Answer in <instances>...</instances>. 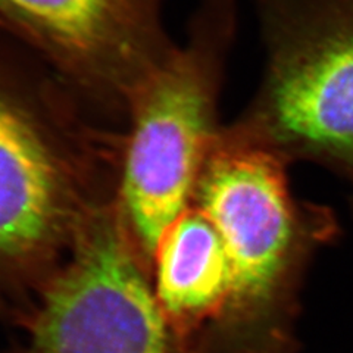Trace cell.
<instances>
[{
	"label": "cell",
	"mask_w": 353,
	"mask_h": 353,
	"mask_svg": "<svg viewBox=\"0 0 353 353\" xmlns=\"http://www.w3.org/2000/svg\"><path fill=\"white\" fill-rule=\"evenodd\" d=\"M0 31V315L24 325L85 219L117 197L124 132L102 127Z\"/></svg>",
	"instance_id": "obj_1"
},
{
	"label": "cell",
	"mask_w": 353,
	"mask_h": 353,
	"mask_svg": "<svg viewBox=\"0 0 353 353\" xmlns=\"http://www.w3.org/2000/svg\"><path fill=\"white\" fill-rule=\"evenodd\" d=\"M283 159L221 128L192 199L227 259V296L199 353H297L306 265L337 234L330 209L296 199Z\"/></svg>",
	"instance_id": "obj_2"
},
{
	"label": "cell",
	"mask_w": 353,
	"mask_h": 353,
	"mask_svg": "<svg viewBox=\"0 0 353 353\" xmlns=\"http://www.w3.org/2000/svg\"><path fill=\"white\" fill-rule=\"evenodd\" d=\"M236 18V0H202L184 44H176L130 103L117 203L150 272L165 231L190 206L223 128L218 97Z\"/></svg>",
	"instance_id": "obj_3"
},
{
	"label": "cell",
	"mask_w": 353,
	"mask_h": 353,
	"mask_svg": "<svg viewBox=\"0 0 353 353\" xmlns=\"http://www.w3.org/2000/svg\"><path fill=\"white\" fill-rule=\"evenodd\" d=\"M267 68L224 132L353 181V0H259Z\"/></svg>",
	"instance_id": "obj_4"
},
{
	"label": "cell",
	"mask_w": 353,
	"mask_h": 353,
	"mask_svg": "<svg viewBox=\"0 0 353 353\" xmlns=\"http://www.w3.org/2000/svg\"><path fill=\"white\" fill-rule=\"evenodd\" d=\"M9 353H196L165 316L117 199L87 218Z\"/></svg>",
	"instance_id": "obj_5"
},
{
	"label": "cell",
	"mask_w": 353,
	"mask_h": 353,
	"mask_svg": "<svg viewBox=\"0 0 353 353\" xmlns=\"http://www.w3.org/2000/svg\"><path fill=\"white\" fill-rule=\"evenodd\" d=\"M162 2L0 0V21L93 118L127 124L136 92L175 48Z\"/></svg>",
	"instance_id": "obj_6"
},
{
	"label": "cell",
	"mask_w": 353,
	"mask_h": 353,
	"mask_svg": "<svg viewBox=\"0 0 353 353\" xmlns=\"http://www.w3.org/2000/svg\"><path fill=\"white\" fill-rule=\"evenodd\" d=\"M152 284L165 316L187 345H199L227 296V259L215 225L190 205L165 231L152 262Z\"/></svg>",
	"instance_id": "obj_7"
},
{
	"label": "cell",
	"mask_w": 353,
	"mask_h": 353,
	"mask_svg": "<svg viewBox=\"0 0 353 353\" xmlns=\"http://www.w3.org/2000/svg\"><path fill=\"white\" fill-rule=\"evenodd\" d=\"M0 30H2V31H6V32H8V28H6V26L3 24L2 21H0ZM8 34H9V32H8Z\"/></svg>",
	"instance_id": "obj_8"
}]
</instances>
